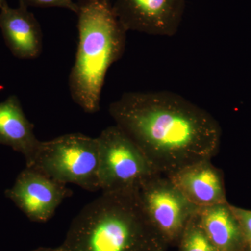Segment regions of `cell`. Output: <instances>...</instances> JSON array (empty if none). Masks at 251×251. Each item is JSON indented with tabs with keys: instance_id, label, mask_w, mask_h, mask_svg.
Returning a JSON list of instances; mask_svg holds the SVG:
<instances>
[{
	"instance_id": "obj_10",
	"label": "cell",
	"mask_w": 251,
	"mask_h": 251,
	"mask_svg": "<svg viewBox=\"0 0 251 251\" xmlns=\"http://www.w3.org/2000/svg\"><path fill=\"white\" fill-rule=\"evenodd\" d=\"M0 29L5 43L15 57L34 59L43 50L40 24L27 8H11L7 2L0 9Z\"/></svg>"
},
{
	"instance_id": "obj_15",
	"label": "cell",
	"mask_w": 251,
	"mask_h": 251,
	"mask_svg": "<svg viewBox=\"0 0 251 251\" xmlns=\"http://www.w3.org/2000/svg\"><path fill=\"white\" fill-rule=\"evenodd\" d=\"M230 206L234 215L237 218L238 222L240 225L247 243L251 242V210L242 209V208L232 205Z\"/></svg>"
},
{
	"instance_id": "obj_11",
	"label": "cell",
	"mask_w": 251,
	"mask_h": 251,
	"mask_svg": "<svg viewBox=\"0 0 251 251\" xmlns=\"http://www.w3.org/2000/svg\"><path fill=\"white\" fill-rule=\"evenodd\" d=\"M40 142L34 134V125L25 115L16 96H10L0 103V145L22 153L27 166L34 158Z\"/></svg>"
},
{
	"instance_id": "obj_4",
	"label": "cell",
	"mask_w": 251,
	"mask_h": 251,
	"mask_svg": "<svg viewBox=\"0 0 251 251\" xmlns=\"http://www.w3.org/2000/svg\"><path fill=\"white\" fill-rule=\"evenodd\" d=\"M99 166L98 139L76 133L41 141L27 167L62 184L70 183L87 191H97L100 190Z\"/></svg>"
},
{
	"instance_id": "obj_2",
	"label": "cell",
	"mask_w": 251,
	"mask_h": 251,
	"mask_svg": "<svg viewBox=\"0 0 251 251\" xmlns=\"http://www.w3.org/2000/svg\"><path fill=\"white\" fill-rule=\"evenodd\" d=\"M162 241L135 191L102 193L74 218L60 247L64 251H162Z\"/></svg>"
},
{
	"instance_id": "obj_3",
	"label": "cell",
	"mask_w": 251,
	"mask_h": 251,
	"mask_svg": "<svg viewBox=\"0 0 251 251\" xmlns=\"http://www.w3.org/2000/svg\"><path fill=\"white\" fill-rule=\"evenodd\" d=\"M77 44L69 87L73 101L87 113L100 109L108 69L125 52L126 33L109 0H81Z\"/></svg>"
},
{
	"instance_id": "obj_18",
	"label": "cell",
	"mask_w": 251,
	"mask_h": 251,
	"mask_svg": "<svg viewBox=\"0 0 251 251\" xmlns=\"http://www.w3.org/2000/svg\"><path fill=\"white\" fill-rule=\"evenodd\" d=\"M247 244L249 245V251H251V242H248Z\"/></svg>"
},
{
	"instance_id": "obj_6",
	"label": "cell",
	"mask_w": 251,
	"mask_h": 251,
	"mask_svg": "<svg viewBox=\"0 0 251 251\" xmlns=\"http://www.w3.org/2000/svg\"><path fill=\"white\" fill-rule=\"evenodd\" d=\"M135 192L144 214L164 241L180 239L199 209L166 175H153L143 181Z\"/></svg>"
},
{
	"instance_id": "obj_16",
	"label": "cell",
	"mask_w": 251,
	"mask_h": 251,
	"mask_svg": "<svg viewBox=\"0 0 251 251\" xmlns=\"http://www.w3.org/2000/svg\"><path fill=\"white\" fill-rule=\"evenodd\" d=\"M31 251H64L62 249V247L59 246V247L57 248H44L41 247L38 248V249H34V250Z\"/></svg>"
},
{
	"instance_id": "obj_17",
	"label": "cell",
	"mask_w": 251,
	"mask_h": 251,
	"mask_svg": "<svg viewBox=\"0 0 251 251\" xmlns=\"http://www.w3.org/2000/svg\"><path fill=\"white\" fill-rule=\"evenodd\" d=\"M6 3V0H0V9H1V7H2Z\"/></svg>"
},
{
	"instance_id": "obj_5",
	"label": "cell",
	"mask_w": 251,
	"mask_h": 251,
	"mask_svg": "<svg viewBox=\"0 0 251 251\" xmlns=\"http://www.w3.org/2000/svg\"><path fill=\"white\" fill-rule=\"evenodd\" d=\"M99 181L102 193L131 192L156 174L147 157L116 125L107 127L97 137Z\"/></svg>"
},
{
	"instance_id": "obj_13",
	"label": "cell",
	"mask_w": 251,
	"mask_h": 251,
	"mask_svg": "<svg viewBox=\"0 0 251 251\" xmlns=\"http://www.w3.org/2000/svg\"><path fill=\"white\" fill-rule=\"evenodd\" d=\"M180 240L181 251H218L203 229L197 213L188 223Z\"/></svg>"
},
{
	"instance_id": "obj_1",
	"label": "cell",
	"mask_w": 251,
	"mask_h": 251,
	"mask_svg": "<svg viewBox=\"0 0 251 251\" xmlns=\"http://www.w3.org/2000/svg\"><path fill=\"white\" fill-rule=\"evenodd\" d=\"M120 129L143 151L157 173L168 175L211 159L221 129L205 110L169 91L129 92L109 107Z\"/></svg>"
},
{
	"instance_id": "obj_12",
	"label": "cell",
	"mask_w": 251,
	"mask_h": 251,
	"mask_svg": "<svg viewBox=\"0 0 251 251\" xmlns=\"http://www.w3.org/2000/svg\"><path fill=\"white\" fill-rule=\"evenodd\" d=\"M197 214L203 229L216 250H242L247 241L228 202L199 208Z\"/></svg>"
},
{
	"instance_id": "obj_7",
	"label": "cell",
	"mask_w": 251,
	"mask_h": 251,
	"mask_svg": "<svg viewBox=\"0 0 251 251\" xmlns=\"http://www.w3.org/2000/svg\"><path fill=\"white\" fill-rule=\"evenodd\" d=\"M186 0H115V14L127 31L175 36L184 16Z\"/></svg>"
},
{
	"instance_id": "obj_14",
	"label": "cell",
	"mask_w": 251,
	"mask_h": 251,
	"mask_svg": "<svg viewBox=\"0 0 251 251\" xmlns=\"http://www.w3.org/2000/svg\"><path fill=\"white\" fill-rule=\"evenodd\" d=\"M19 5L26 8H61L77 14L78 4L74 0H18Z\"/></svg>"
},
{
	"instance_id": "obj_9",
	"label": "cell",
	"mask_w": 251,
	"mask_h": 251,
	"mask_svg": "<svg viewBox=\"0 0 251 251\" xmlns=\"http://www.w3.org/2000/svg\"><path fill=\"white\" fill-rule=\"evenodd\" d=\"M167 176L198 208L227 202L224 176L211 159L193 163Z\"/></svg>"
},
{
	"instance_id": "obj_8",
	"label": "cell",
	"mask_w": 251,
	"mask_h": 251,
	"mask_svg": "<svg viewBox=\"0 0 251 251\" xmlns=\"http://www.w3.org/2000/svg\"><path fill=\"white\" fill-rule=\"evenodd\" d=\"M72 193L66 184L26 167L5 195L30 221L44 223L53 216L63 201Z\"/></svg>"
}]
</instances>
